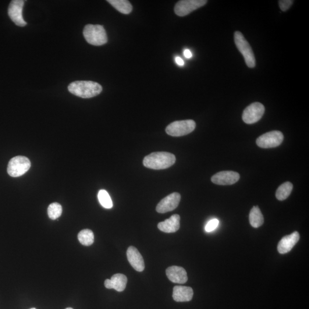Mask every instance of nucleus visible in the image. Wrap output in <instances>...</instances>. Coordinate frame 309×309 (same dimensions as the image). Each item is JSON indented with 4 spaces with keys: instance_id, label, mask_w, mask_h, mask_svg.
Returning <instances> with one entry per match:
<instances>
[{
    "instance_id": "2eb2a0df",
    "label": "nucleus",
    "mask_w": 309,
    "mask_h": 309,
    "mask_svg": "<svg viewBox=\"0 0 309 309\" xmlns=\"http://www.w3.org/2000/svg\"><path fill=\"white\" fill-rule=\"evenodd\" d=\"M166 275L172 282L175 283H185L188 280L185 269L180 266H171L166 270Z\"/></svg>"
},
{
    "instance_id": "412c9836",
    "label": "nucleus",
    "mask_w": 309,
    "mask_h": 309,
    "mask_svg": "<svg viewBox=\"0 0 309 309\" xmlns=\"http://www.w3.org/2000/svg\"><path fill=\"white\" fill-rule=\"evenodd\" d=\"M293 184L289 182L283 183L280 185L276 192V198L279 201L286 200L290 196L293 190Z\"/></svg>"
},
{
    "instance_id": "f257e3e1",
    "label": "nucleus",
    "mask_w": 309,
    "mask_h": 309,
    "mask_svg": "<svg viewBox=\"0 0 309 309\" xmlns=\"http://www.w3.org/2000/svg\"><path fill=\"white\" fill-rule=\"evenodd\" d=\"M71 94L81 98H91L100 94L103 90L101 84L92 81H76L69 85Z\"/></svg>"
},
{
    "instance_id": "9d476101",
    "label": "nucleus",
    "mask_w": 309,
    "mask_h": 309,
    "mask_svg": "<svg viewBox=\"0 0 309 309\" xmlns=\"http://www.w3.org/2000/svg\"><path fill=\"white\" fill-rule=\"evenodd\" d=\"M24 2L23 0H13L8 7V15L10 19L19 27H25L27 24L23 17Z\"/></svg>"
},
{
    "instance_id": "ddd939ff",
    "label": "nucleus",
    "mask_w": 309,
    "mask_h": 309,
    "mask_svg": "<svg viewBox=\"0 0 309 309\" xmlns=\"http://www.w3.org/2000/svg\"><path fill=\"white\" fill-rule=\"evenodd\" d=\"M128 260L133 268L137 272H143L145 268V264L143 257L137 248L130 246L127 251Z\"/></svg>"
},
{
    "instance_id": "0eeeda50",
    "label": "nucleus",
    "mask_w": 309,
    "mask_h": 309,
    "mask_svg": "<svg viewBox=\"0 0 309 309\" xmlns=\"http://www.w3.org/2000/svg\"><path fill=\"white\" fill-rule=\"evenodd\" d=\"M283 138V135L281 132L273 131L259 137L256 143L258 147L262 148H275L281 144Z\"/></svg>"
},
{
    "instance_id": "f3484780",
    "label": "nucleus",
    "mask_w": 309,
    "mask_h": 309,
    "mask_svg": "<svg viewBox=\"0 0 309 309\" xmlns=\"http://www.w3.org/2000/svg\"><path fill=\"white\" fill-rule=\"evenodd\" d=\"M194 292L190 287L176 286L173 287L172 297L178 303L189 302L193 299Z\"/></svg>"
},
{
    "instance_id": "9b49d317",
    "label": "nucleus",
    "mask_w": 309,
    "mask_h": 309,
    "mask_svg": "<svg viewBox=\"0 0 309 309\" xmlns=\"http://www.w3.org/2000/svg\"><path fill=\"white\" fill-rule=\"evenodd\" d=\"M180 200V194L177 193L171 194L159 202L156 206V211L161 214L172 211L177 207Z\"/></svg>"
},
{
    "instance_id": "423d86ee",
    "label": "nucleus",
    "mask_w": 309,
    "mask_h": 309,
    "mask_svg": "<svg viewBox=\"0 0 309 309\" xmlns=\"http://www.w3.org/2000/svg\"><path fill=\"white\" fill-rule=\"evenodd\" d=\"M30 159L23 156H17L10 160L7 172L10 176L19 177L26 173L31 168Z\"/></svg>"
},
{
    "instance_id": "6e6552de",
    "label": "nucleus",
    "mask_w": 309,
    "mask_h": 309,
    "mask_svg": "<svg viewBox=\"0 0 309 309\" xmlns=\"http://www.w3.org/2000/svg\"><path fill=\"white\" fill-rule=\"evenodd\" d=\"M265 111V106L261 103H252L244 110L242 114L243 122L248 124L258 122L264 115Z\"/></svg>"
},
{
    "instance_id": "cd10ccee",
    "label": "nucleus",
    "mask_w": 309,
    "mask_h": 309,
    "mask_svg": "<svg viewBox=\"0 0 309 309\" xmlns=\"http://www.w3.org/2000/svg\"><path fill=\"white\" fill-rule=\"evenodd\" d=\"M175 62L177 65L182 67L184 65L183 60L180 58V57H176L175 58Z\"/></svg>"
},
{
    "instance_id": "dca6fc26",
    "label": "nucleus",
    "mask_w": 309,
    "mask_h": 309,
    "mask_svg": "<svg viewBox=\"0 0 309 309\" xmlns=\"http://www.w3.org/2000/svg\"><path fill=\"white\" fill-rule=\"evenodd\" d=\"M127 281L126 275L122 274H116L113 275L111 279H106L104 285L106 289H113L119 292H122L126 289Z\"/></svg>"
},
{
    "instance_id": "c85d7f7f",
    "label": "nucleus",
    "mask_w": 309,
    "mask_h": 309,
    "mask_svg": "<svg viewBox=\"0 0 309 309\" xmlns=\"http://www.w3.org/2000/svg\"><path fill=\"white\" fill-rule=\"evenodd\" d=\"M73 309L71 308H67V309Z\"/></svg>"
},
{
    "instance_id": "20e7f679",
    "label": "nucleus",
    "mask_w": 309,
    "mask_h": 309,
    "mask_svg": "<svg viewBox=\"0 0 309 309\" xmlns=\"http://www.w3.org/2000/svg\"><path fill=\"white\" fill-rule=\"evenodd\" d=\"M234 41L238 49L244 57L246 65L250 69L254 68L256 65L255 56L249 43L244 38L242 34L239 31L234 34Z\"/></svg>"
},
{
    "instance_id": "1a4fd4ad",
    "label": "nucleus",
    "mask_w": 309,
    "mask_h": 309,
    "mask_svg": "<svg viewBox=\"0 0 309 309\" xmlns=\"http://www.w3.org/2000/svg\"><path fill=\"white\" fill-rule=\"evenodd\" d=\"M206 0H182L177 2L174 8L176 15L180 17L189 15L194 10L207 3Z\"/></svg>"
},
{
    "instance_id": "f03ea898",
    "label": "nucleus",
    "mask_w": 309,
    "mask_h": 309,
    "mask_svg": "<svg viewBox=\"0 0 309 309\" xmlns=\"http://www.w3.org/2000/svg\"><path fill=\"white\" fill-rule=\"evenodd\" d=\"M175 162V156L173 154L167 152H156L145 156L143 165L148 169L163 170L170 168Z\"/></svg>"
},
{
    "instance_id": "aec40b11",
    "label": "nucleus",
    "mask_w": 309,
    "mask_h": 309,
    "mask_svg": "<svg viewBox=\"0 0 309 309\" xmlns=\"http://www.w3.org/2000/svg\"><path fill=\"white\" fill-rule=\"evenodd\" d=\"M107 2L120 13L128 15L132 12L133 6L127 0H108Z\"/></svg>"
},
{
    "instance_id": "393cba45",
    "label": "nucleus",
    "mask_w": 309,
    "mask_h": 309,
    "mask_svg": "<svg viewBox=\"0 0 309 309\" xmlns=\"http://www.w3.org/2000/svg\"><path fill=\"white\" fill-rule=\"evenodd\" d=\"M219 221L217 219L210 220L206 225L205 230L206 232L210 233L215 230L219 225Z\"/></svg>"
},
{
    "instance_id": "a878e982",
    "label": "nucleus",
    "mask_w": 309,
    "mask_h": 309,
    "mask_svg": "<svg viewBox=\"0 0 309 309\" xmlns=\"http://www.w3.org/2000/svg\"><path fill=\"white\" fill-rule=\"evenodd\" d=\"M278 2L280 9L282 11L285 12L293 5V1L292 0H280Z\"/></svg>"
},
{
    "instance_id": "bb28decb",
    "label": "nucleus",
    "mask_w": 309,
    "mask_h": 309,
    "mask_svg": "<svg viewBox=\"0 0 309 309\" xmlns=\"http://www.w3.org/2000/svg\"><path fill=\"white\" fill-rule=\"evenodd\" d=\"M184 56H185V58L187 59H190L192 56H193V54H192L191 52L189 50V49H185V50L183 52Z\"/></svg>"
},
{
    "instance_id": "b1692460",
    "label": "nucleus",
    "mask_w": 309,
    "mask_h": 309,
    "mask_svg": "<svg viewBox=\"0 0 309 309\" xmlns=\"http://www.w3.org/2000/svg\"><path fill=\"white\" fill-rule=\"evenodd\" d=\"M63 208L61 205L58 203H53L49 206L48 208V215L49 218L55 220L62 215Z\"/></svg>"
},
{
    "instance_id": "4be33fe9",
    "label": "nucleus",
    "mask_w": 309,
    "mask_h": 309,
    "mask_svg": "<svg viewBox=\"0 0 309 309\" xmlns=\"http://www.w3.org/2000/svg\"><path fill=\"white\" fill-rule=\"evenodd\" d=\"M78 240L84 246H91L94 242V234L91 230L84 229L78 234Z\"/></svg>"
},
{
    "instance_id": "a211bd4d",
    "label": "nucleus",
    "mask_w": 309,
    "mask_h": 309,
    "mask_svg": "<svg viewBox=\"0 0 309 309\" xmlns=\"http://www.w3.org/2000/svg\"><path fill=\"white\" fill-rule=\"evenodd\" d=\"M180 219L179 215H173L164 222L158 224V229L166 233H173L177 232L180 228Z\"/></svg>"
},
{
    "instance_id": "5701e85b",
    "label": "nucleus",
    "mask_w": 309,
    "mask_h": 309,
    "mask_svg": "<svg viewBox=\"0 0 309 309\" xmlns=\"http://www.w3.org/2000/svg\"><path fill=\"white\" fill-rule=\"evenodd\" d=\"M98 197L99 201L103 207L106 209L112 208L113 202L107 191L104 190L99 191Z\"/></svg>"
},
{
    "instance_id": "39448f33",
    "label": "nucleus",
    "mask_w": 309,
    "mask_h": 309,
    "mask_svg": "<svg viewBox=\"0 0 309 309\" xmlns=\"http://www.w3.org/2000/svg\"><path fill=\"white\" fill-rule=\"evenodd\" d=\"M196 127V123L193 120L176 121L167 127L166 133L170 136L179 137L193 132Z\"/></svg>"
},
{
    "instance_id": "6ab92c4d",
    "label": "nucleus",
    "mask_w": 309,
    "mask_h": 309,
    "mask_svg": "<svg viewBox=\"0 0 309 309\" xmlns=\"http://www.w3.org/2000/svg\"><path fill=\"white\" fill-rule=\"evenodd\" d=\"M249 221L250 225L254 228H258L264 224V216H263L260 209L258 206H254L253 208L251 209Z\"/></svg>"
},
{
    "instance_id": "7ed1b4c3",
    "label": "nucleus",
    "mask_w": 309,
    "mask_h": 309,
    "mask_svg": "<svg viewBox=\"0 0 309 309\" xmlns=\"http://www.w3.org/2000/svg\"><path fill=\"white\" fill-rule=\"evenodd\" d=\"M83 35L88 43L95 46L103 45L108 41L104 28L101 25H87L84 27Z\"/></svg>"
},
{
    "instance_id": "f8f14e48",
    "label": "nucleus",
    "mask_w": 309,
    "mask_h": 309,
    "mask_svg": "<svg viewBox=\"0 0 309 309\" xmlns=\"http://www.w3.org/2000/svg\"><path fill=\"white\" fill-rule=\"evenodd\" d=\"M240 174L232 171L219 172L211 177L212 183L218 185H232L239 180Z\"/></svg>"
},
{
    "instance_id": "c756f323",
    "label": "nucleus",
    "mask_w": 309,
    "mask_h": 309,
    "mask_svg": "<svg viewBox=\"0 0 309 309\" xmlns=\"http://www.w3.org/2000/svg\"><path fill=\"white\" fill-rule=\"evenodd\" d=\"M35 309V308H32V309Z\"/></svg>"
},
{
    "instance_id": "4468645a",
    "label": "nucleus",
    "mask_w": 309,
    "mask_h": 309,
    "mask_svg": "<svg viewBox=\"0 0 309 309\" xmlns=\"http://www.w3.org/2000/svg\"><path fill=\"white\" fill-rule=\"evenodd\" d=\"M300 234L297 232H295L290 235L286 236L282 238L279 241L278 245V251L280 254H286L293 249L298 240H300Z\"/></svg>"
}]
</instances>
